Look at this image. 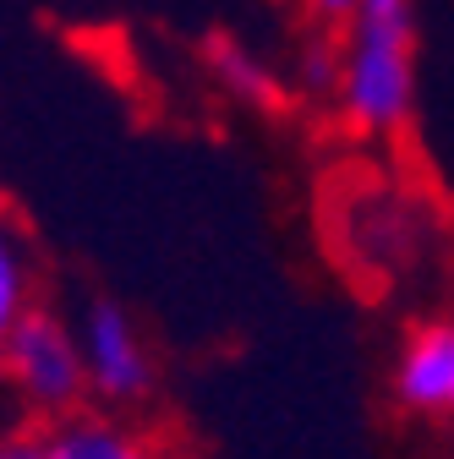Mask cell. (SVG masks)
<instances>
[{
    "mask_svg": "<svg viewBox=\"0 0 454 459\" xmlns=\"http://www.w3.org/2000/svg\"><path fill=\"white\" fill-rule=\"evenodd\" d=\"M389 399L411 421L454 427V312H432L400 333L389 356Z\"/></svg>",
    "mask_w": 454,
    "mask_h": 459,
    "instance_id": "obj_4",
    "label": "cell"
},
{
    "mask_svg": "<svg viewBox=\"0 0 454 459\" xmlns=\"http://www.w3.org/2000/svg\"><path fill=\"white\" fill-rule=\"evenodd\" d=\"M0 399H6V411L17 421H33V427H61L93 411L77 323L66 312L39 307L12 333L6 356H0Z\"/></svg>",
    "mask_w": 454,
    "mask_h": 459,
    "instance_id": "obj_2",
    "label": "cell"
},
{
    "mask_svg": "<svg viewBox=\"0 0 454 459\" xmlns=\"http://www.w3.org/2000/svg\"><path fill=\"white\" fill-rule=\"evenodd\" d=\"M422 82V17L416 0H367L339 22L328 55V99L345 132L389 143L411 126Z\"/></svg>",
    "mask_w": 454,
    "mask_h": 459,
    "instance_id": "obj_1",
    "label": "cell"
},
{
    "mask_svg": "<svg viewBox=\"0 0 454 459\" xmlns=\"http://www.w3.org/2000/svg\"><path fill=\"white\" fill-rule=\"evenodd\" d=\"M49 459H176V448L137 416L83 411L61 427H49Z\"/></svg>",
    "mask_w": 454,
    "mask_h": 459,
    "instance_id": "obj_6",
    "label": "cell"
},
{
    "mask_svg": "<svg viewBox=\"0 0 454 459\" xmlns=\"http://www.w3.org/2000/svg\"><path fill=\"white\" fill-rule=\"evenodd\" d=\"M301 6L312 12V17H323V22H345V17H356L367 0H301Z\"/></svg>",
    "mask_w": 454,
    "mask_h": 459,
    "instance_id": "obj_10",
    "label": "cell"
},
{
    "mask_svg": "<svg viewBox=\"0 0 454 459\" xmlns=\"http://www.w3.org/2000/svg\"><path fill=\"white\" fill-rule=\"evenodd\" d=\"M72 323H77V344H83L93 411L137 416L159 388V356H153L143 323L121 301H88Z\"/></svg>",
    "mask_w": 454,
    "mask_h": 459,
    "instance_id": "obj_3",
    "label": "cell"
},
{
    "mask_svg": "<svg viewBox=\"0 0 454 459\" xmlns=\"http://www.w3.org/2000/svg\"><path fill=\"white\" fill-rule=\"evenodd\" d=\"M339 241H345V252L362 273L400 279L422 257L427 230H422L411 192H362V203H351V219L339 230Z\"/></svg>",
    "mask_w": 454,
    "mask_h": 459,
    "instance_id": "obj_5",
    "label": "cell"
},
{
    "mask_svg": "<svg viewBox=\"0 0 454 459\" xmlns=\"http://www.w3.org/2000/svg\"><path fill=\"white\" fill-rule=\"evenodd\" d=\"M0 459H49V427L33 421H0Z\"/></svg>",
    "mask_w": 454,
    "mask_h": 459,
    "instance_id": "obj_9",
    "label": "cell"
},
{
    "mask_svg": "<svg viewBox=\"0 0 454 459\" xmlns=\"http://www.w3.org/2000/svg\"><path fill=\"white\" fill-rule=\"evenodd\" d=\"M44 307L39 296V252L28 224L17 219V208L0 197V356H6L12 333Z\"/></svg>",
    "mask_w": 454,
    "mask_h": 459,
    "instance_id": "obj_7",
    "label": "cell"
},
{
    "mask_svg": "<svg viewBox=\"0 0 454 459\" xmlns=\"http://www.w3.org/2000/svg\"><path fill=\"white\" fill-rule=\"evenodd\" d=\"M214 72L231 82L241 99H258V104L274 99V72H268V61H263V55H247L241 44H219V49H214Z\"/></svg>",
    "mask_w": 454,
    "mask_h": 459,
    "instance_id": "obj_8",
    "label": "cell"
}]
</instances>
